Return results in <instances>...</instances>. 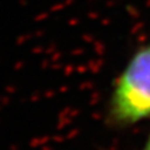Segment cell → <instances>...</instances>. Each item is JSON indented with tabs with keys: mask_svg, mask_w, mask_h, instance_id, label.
<instances>
[{
	"mask_svg": "<svg viewBox=\"0 0 150 150\" xmlns=\"http://www.w3.org/2000/svg\"><path fill=\"white\" fill-rule=\"evenodd\" d=\"M144 150H150V137H149V140H148V143H146V145H145V148H144Z\"/></svg>",
	"mask_w": 150,
	"mask_h": 150,
	"instance_id": "obj_2",
	"label": "cell"
},
{
	"mask_svg": "<svg viewBox=\"0 0 150 150\" xmlns=\"http://www.w3.org/2000/svg\"><path fill=\"white\" fill-rule=\"evenodd\" d=\"M109 116L120 125L150 116V45L140 49L121 73L110 98Z\"/></svg>",
	"mask_w": 150,
	"mask_h": 150,
	"instance_id": "obj_1",
	"label": "cell"
}]
</instances>
